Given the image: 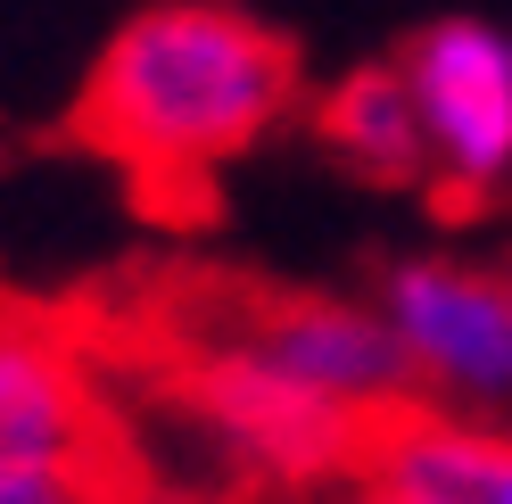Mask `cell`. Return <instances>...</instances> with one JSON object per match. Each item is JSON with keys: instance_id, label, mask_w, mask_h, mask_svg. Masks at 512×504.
Wrapping results in <instances>:
<instances>
[{"instance_id": "1", "label": "cell", "mask_w": 512, "mask_h": 504, "mask_svg": "<svg viewBox=\"0 0 512 504\" xmlns=\"http://www.w3.org/2000/svg\"><path fill=\"white\" fill-rule=\"evenodd\" d=\"M290 108L298 50L281 25L232 0H157L91 58L67 108V141L108 157L149 215H182V191L215 182V166L256 149Z\"/></svg>"}, {"instance_id": "2", "label": "cell", "mask_w": 512, "mask_h": 504, "mask_svg": "<svg viewBox=\"0 0 512 504\" xmlns=\"http://www.w3.org/2000/svg\"><path fill=\"white\" fill-rule=\"evenodd\" d=\"M149 314H157V348L248 364L314 405H339V414H380V405L413 397V364L397 348V331L347 298L265 290V281H207V290H174Z\"/></svg>"}, {"instance_id": "3", "label": "cell", "mask_w": 512, "mask_h": 504, "mask_svg": "<svg viewBox=\"0 0 512 504\" xmlns=\"http://www.w3.org/2000/svg\"><path fill=\"white\" fill-rule=\"evenodd\" d=\"M397 67L422 108V141L438 174L430 199H446V215L488 207L512 182V42L479 17H446L405 42Z\"/></svg>"}, {"instance_id": "4", "label": "cell", "mask_w": 512, "mask_h": 504, "mask_svg": "<svg viewBox=\"0 0 512 504\" xmlns=\"http://www.w3.org/2000/svg\"><path fill=\"white\" fill-rule=\"evenodd\" d=\"M133 455L116 438L100 339L75 314L0 298V463H75Z\"/></svg>"}, {"instance_id": "5", "label": "cell", "mask_w": 512, "mask_h": 504, "mask_svg": "<svg viewBox=\"0 0 512 504\" xmlns=\"http://www.w3.org/2000/svg\"><path fill=\"white\" fill-rule=\"evenodd\" d=\"M380 323L397 331L413 389H455V397L512 389V273L405 257L380 273Z\"/></svg>"}, {"instance_id": "6", "label": "cell", "mask_w": 512, "mask_h": 504, "mask_svg": "<svg viewBox=\"0 0 512 504\" xmlns=\"http://www.w3.org/2000/svg\"><path fill=\"white\" fill-rule=\"evenodd\" d=\"M356 480L397 504H512V438L430 422L413 397H397L356 438Z\"/></svg>"}, {"instance_id": "7", "label": "cell", "mask_w": 512, "mask_h": 504, "mask_svg": "<svg viewBox=\"0 0 512 504\" xmlns=\"http://www.w3.org/2000/svg\"><path fill=\"white\" fill-rule=\"evenodd\" d=\"M314 141H323L347 174L364 182H413L430 174V141H422V108H413L405 67H356L314 100Z\"/></svg>"}, {"instance_id": "8", "label": "cell", "mask_w": 512, "mask_h": 504, "mask_svg": "<svg viewBox=\"0 0 512 504\" xmlns=\"http://www.w3.org/2000/svg\"><path fill=\"white\" fill-rule=\"evenodd\" d=\"M141 480V455H75V463H0V504H116Z\"/></svg>"}, {"instance_id": "9", "label": "cell", "mask_w": 512, "mask_h": 504, "mask_svg": "<svg viewBox=\"0 0 512 504\" xmlns=\"http://www.w3.org/2000/svg\"><path fill=\"white\" fill-rule=\"evenodd\" d=\"M116 504H248V496H215V488H157L149 471H141V480L124 488Z\"/></svg>"}]
</instances>
